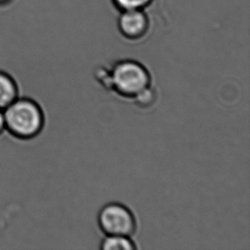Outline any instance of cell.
<instances>
[{
	"mask_svg": "<svg viewBox=\"0 0 250 250\" xmlns=\"http://www.w3.org/2000/svg\"><path fill=\"white\" fill-rule=\"evenodd\" d=\"M5 129L17 139H31L41 133L44 116L41 106L29 98H17L3 109Z\"/></svg>",
	"mask_w": 250,
	"mask_h": 250,
	"instance_id": "obj_1",
	"label": "cell"
},
{
	"mask_svg": "<svg viewBox=\"0 0 250 250\" xmlns=\"http://www.w3.org/2000/svg\"><path fill=\"white\" fill-rule=\"evenodd\" d=\"M111 91L121 98L133 99L141 91L151 86L149 69L134 59H122L112 65Z\"/></svg>",
	"mask_w": 250,
	"mask_h": 250,
	"instance_id": "obj_2",
	"label": "cell"
},
{
	"mask_svg": "<svg viewBox=\"0 0 250 250\" xmlns=\"http://www.w3.org/2000/svg\"><path fill=\"white\" fill-rule=\"evenodd\" d=\"M98 225L105 236L132 237L137 230L135 215L128 207L120 203H109L101 208Z\"/></svg>",
	"mask_w": 250,
	"mask_h": 250,
	"instance_id": "obj_3",
	"label": "cell"
},
{
	"mask_svg": "<svg viewBox=\"0 0 250 250\" xmlns=\"http://www.w3.org/2000/svg\"><path fill=\"white\" fill-rule=\"evenodd\" d=\"M119 33L125 41L137 43L146 39L151 28V21L146 10H125L117 19Z\"/></svg>",
	"mask_w": 250,
	"mask_h": 250,
	"instance_id": "obj_4",
	"label": "cell"
},
{
	"mask_svg": "<svg viewBox=\"0 0 250 250\" xmlns=\"http://www.w3.org/2000/svg\"><path fill=\"white\" fill-rule=\"evenodd\" d=\"M18 98L17 84L11 76L0 71V109L3 110Z\"/></svg>",
	"mask_w": 250,
	"mask_h": 250,
	"instance_id": "obj_5",
	"label": "cell"
},
{
	"mask_svg": "<svg viewBox=\"0 0 250 250\" xmlns=\"http://www.w3.org/2000/svg\"><path fill=\"white\" fill-rule=\"evenodd\" d=\"M102 250H135L136 244L132 237L125 236H105L99 245Z\"/></svg>",
	"mask_w": 250,
	"mask_h": 250,
	"instance_id": "obj_6",
	"label": "cell"
},
{
	"mask_svg": "<svg viewBox=\"0 0 250 250\" xmlns=\"http://www.w3.org/2000/svg\"><path fill=\"white\" fill-rule=\"evenodd\" d=\"M155 0H111L113 6L119 12L125 10H146Z\"/></svg>",
	"mask_w": 250,
	"mask_h": 250,
	"instance_id": "obj_7",
	"label": "cell"
},
{
	"mask_svg": "<svg viewBox=\"0 0 250 250\" xmlns=\"http://www.w3.org/2000/svg\"><path fill=\"white\" fill-rule=\"evenodd\" d=\"M139 108H149L155 104L156 100V92L151 86L141 91L132 99Z\"/></svg>",
	"mask_w": 250,
	"mask_h": 250,
	"instance_id": "obj_8",
	"label": "cell"
},
{
	"mask_svg": "<svg viewBox=\"0 0 250 250\" xmlns=\"http://www.w3.org/2000/svg\"><path fill=\"white\" fill-rule=\"evenodd\" d=\"M94 78L97 82L101 84L108 91H111V76L109 68L100 66L95 69Z\"/></svg>",
	"mask_w": 250,
	"mask_h": 250,
	"instance_id": "obj_9",
	"label": "cell"
},
{
	"mask_svg": "<svg viewBox=\"0 0 250 250\" xmlns=\"http://www.w3.org/2000/svg\"><path fill=\"white\" fill-rule=\"evenodd\" d=\"M4 129H5V121H4L3 110L0 109V134L3 132Z\"/></svg>",
	"mask_w": 250,
	"mask_h": 250,
	"instance_id": "obj_10",
	"label": "cell"
},
{
	"mask_svg": "<svg viewBox=\"0 0 250 250\" xmlns=\"http://www.w3.org/2000/svg\"><path fill=\"white\" fill-rule=\"evenodd\" d=\"M15 0H0V8L10 6Z\"/></svg>",
	"mask_w": 250,
	"mask_h": 250,
	"instance_id": "obj_11",
	"label": "cell"
}]
</instances>
